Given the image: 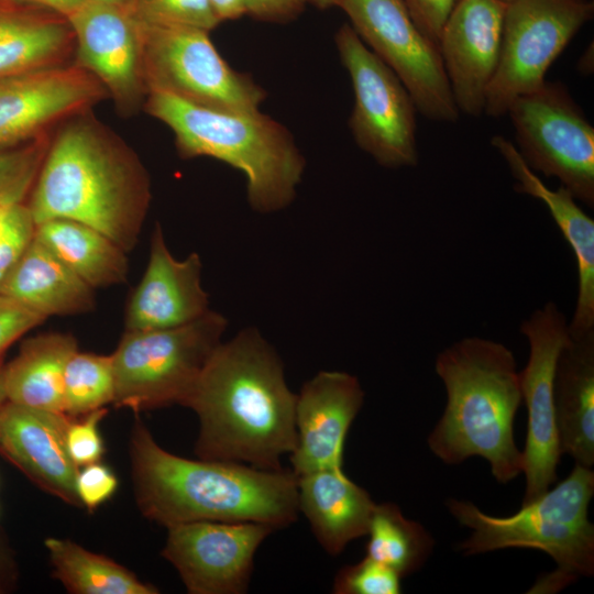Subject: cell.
I'll use <instances>...</instances> for the list:
<instances>
[{"label":"cell","mask_w":594,"mask_h":594,"mask_svg":"<svg viewBox=\"0 0 594 594\" xmlns=\"http://www.w3.org/2000/svg\"><path fill=\"white\" fill-rule=\"evenodd\" d=\"M296 395L261 332L241 330L215 350L185 407L195 411L199 459L282 470L296 443Z\"/></svg>","instance_id":"6da1fadb"},{"label":"cell","mask_w":594,"mask_h":594,"mask_svg":"<svg viewBox=\"0 0 594 594\" xmlns=\"http://www.w3.org/2000/svg\"><path fill=\"white\" fill-rule=\"evenodd\" d=\"M138 507L166 528L194 521H254L276 529L296 521L297 477L292 470L189 460L163 449L141 420L129 446Z\"/></svg>","instance_id":"7a4b0ae2"},{"label":"cell","mask_w":594,"mask_h":594,"mask_svg":"<svg viewBox=\"0 0 594 594\" xmlns=\"http://www.w3.org/2000/svg\"><path fill=\"white\" fill-rule=\"evenodd\" d=\"M150 200V178L136 155L99 123L80 118L46 150L26 205L35 224L77 221L130 252Z\"/></svg>","instance_id":"3957f363"},{"label":"cell","mask_w":594,"mask_h":594,"mask_svg":"<svg viewBox=\"0 0 594 594\" xmlns=\"http://www.w3.org/2000/svg\"><path fill=\"white\" fill-rule=\"evenodd\" d=\"M435 370L447 404L428 437L431 452L447 464L481 457L497 482L514 480L524 459L514 439L522 397L513 352L503 343L468 337L440 352Z\"/></svg>","instance_id":"277c9868"},{"label":"cell","mask_w":594,"mask_h":594,"mask_svg":"<svg viewBox=\"0 0 594 594\" xmlns=\"http://www.w3.org/2000/svg\"><path fill=\"white\" fill-rule=\"evenodd\" d=\"M146 111L166 124L182 157L208 156L239 169L253 210L279 211L296 197L306 160L290 131L258 110H221L169 94H147Z\"/></svg>","instance_id":"5b68a950"},{"label":"cell","mask_w":594,"mask_h":594,"mask_svg":"<svg viewBox=\"0 0 594 594\" xmlns=\"http://www.w3.org/2000/svg\"><path fill=\"white\" fill-rule=\"evenodd\" d=\"M594 495V472L575 464L569 476L509 517H495L465 501L449 499L453 517L470 528L458 549L473 556L506 548L539 549L557 569L543 575L529 593H557L581 576L594 573V526L587 512Z\"/></svg>","instance_id":"8992f818"},{"label":"cell","mask_w":594,"mask_h":594,"mask_svg":"<svg viewBox=\"0 0 594 594\" xmlns=\"http://www.w3.org/2000/svg\"><path fill=\"white\" fill-rule=\"evenodd\" d=\"M228 320L209 310L175 328L125 331L111 354L116 407L134 413L184 405L215 350Z\"/></svg>","instance_id":"52a82bcc"},{"label":"cell","mask_w":594,"mask_h":594,"mask_svg":"<svg viewBox=\"0 0 594 594\" xmlns=\"http://www.w3.org/2000/svg\"><path fill=\"white\" fill-rule=\"evenodd\" d=\"M141 29L147 94L160 91L208 108L240 111L258 110L265 100L266 91L223 59L208 31L145 24Z\"/></svg>","instance_id":"ba28073f"},{"label":"cell","mask_w":594,"mask_h":594,"mask_svg":"<svg viewBox=\"0 0 594 594\" xmlns=\"http://www.w3.org/2000/svg\"><path fill=\"white\" fill-rule=\"evenodd\" d=\"M507 113L528 167L557 177L576 200L593 208L594 128L566 87L544 81L516 98Z\"/></svg>","instance_id":"9c48e42d"},{"label":"cell","mask_w":594,"mask_h":594,"mask_svg":"<svg viewBox=\"0 0 594 594\" xmlns=\"http://www.w3.org/2000/svg\"><path fill=\"white\" fill-rule=\"evenodd\" d=\"M590 0H513L506 4L498 65L484 113L501 117L512 102L539 88L546 73L592 19Z\"/></svg>","instance_id":"30bf717a"},{"label":"cell","mask_w":594,"mask_h":594,"mask_svg":"<svg viewBox=\"0 0 594 594\" xmlns=\"http://www.w3.org/2000/svg\"><path fill=\"white\" fill-rule=\"evenodd\" d=\"M334 42L354 92L349 128L358 146L381 166H415L417 108L408 90L350 24L338 30Z\"/></svg>","instance_id":"8fae6325"},{"label":"cell","mask_w":594,"mask_h":594,"mask_svg":"<svg viewBox=\"0 0 594 594\" xmlns=\"http://www.w3.org/2000/svg\"><path fill=\"white\" fill-rule=\"evenodd\" d=\"M363 43L400 79L427 119L459 118L439 47L413 21L404 0H341Z\"/></svg>","instance_id":"7c38bea8"},{"label":"cell","mask_w":594,"mask_h":594,"mask_svg":"<svg viewBox=\"0 0 594 594\" xmlns=\"http://www.w3.org/2000/svg\"><path fill=\"white\" fill-rule=\"evenodd\" d=\"M564 314L552 302L535 310L520 326L529 343V359L519 383L527 407V437L522 451L526 490L522 505L557 480L561 455L554 413L553 381L558 355L569 339Z\"/></svg>","instance_id":"4fadbf2b"},{"label":"cell","mask_w":594,"mask_h":594,"mask_svg":"<svg viewBox=\"0 0 594 594\" xmlns=\"http://www.w3.org/2000/svg\"><path fill=\"white\" fill-rule=\"evenodd\" d=\"M162 556L190 594H243L255 553L275 527L254 521H194L167 528Z\"/></svg>","instance_id":"5bb4252c"},{"label":"cell","mask_w":594,"mask_h":594,"mask_svg":"<svg viewBox=\"0 0 594 594\" xmlns=\"http://www.w3.org/2000/svg\"><path fill=\"white\" fill-rule=\"evenodd\" d=\"M67 20L77 65L99 80L120 110L135 109L147 89L141 24L127 6L87 0Z\"/></svg>","instance_id":"9a60e30c"},{"label":"cell","mask_w":594,"mask_h":594,"mask_svg":"<svg viewBox=\"0 0 594 594\" xmlns=\"http://www.w3.org/2000/svg\"><path fill=\"white\" fill-rule=\"evenodd\" d=\"M505 8L499 0H458L442 26L438 47L459 112L484 113L499 59Z\"/></svg>","instance_id":"2e32d148"},{"label":"cell","mask_w":594,"mask_h":594,"mask_svg":"<svg viewBox=\"0 0 594 594\" xmlns=\"http://www.w3.org/2000/svg\"><path fill=\"white\" fill-rule=\"evenodd\" d=\"M107 90L76 66H54L0 79V150L19 146L59 119L91 107Z\"/></svg>","instance_id":"e0dca14e"},{"label":"cell","mask_w":594,"mask_h":594,"mask_svg":"<svg viewBox=\"0 0 594 594\" xmlns=\"http://www.w3.org/2000/svg\"><path fill=\"white\" fill-rule=\"evenodd\" d=\"M364 392L358 377L340 371H320L296 395V443L292 472L343 469L348 431L359 414Z\"/></svg>","instance_id":"ac0fdd59"},{"label":"cell","mask_w":594,"mask_h":594,"mask_svg":"<svg viewBox=\"0 0 594 594\" xmlns=\"http://www.w3.org/2000/svg\"><path fill=\"white\" fill-rule=\"evenodd\" d=\"M72 417L7 400L0 408V453L33 483L65 503L81 506L66 435Z\"/></svg>","instance_id":"d6986e66"},{"label":"cell","mask_w":594,"mask_h":594,"mask_svg":"<svg viewBox=\"0 0 594 594\" xmlns=\"http://www.w3.org/2000/svg\"><path fill=\"white\" fill-rule=\"evenodd\" d=\"M202 263L198 253L175 258L156 224L151 238L144 274L125 309V331L169 329L190 323L209 308L201 284Z\"/></svg>","instance_id":"ffe728a7"},{"label":"cell","mask_w":594,"mask_h":594,"mask_svg":"<svg viewBox=\"0 0 594 594\" xmlns=\"http://www.w3.org/2000/svg\"><path fill=\"white\" fill-rule=\"evenodd\" d=\"M492 145L505 160L516 180V190L541 200L574 253L578 266V296L569 333L594 330V220L562 185L547 187L522 160L517 147L502 135Z\"/></svg>","instance_id":"44dd1931"},{"label":"cell","mask_w":594,"mask_h":594,"mask_svg":"<svg viewBox=\"0 0 594 594\" xmlns=\"http://www.w3.org/2000/svg\"><path fill=\"white\" fill-rule=\"evenodd\" d=\"M561 454L575 464H594V330L571 334L561 349L553 381Z\"/></svg>","instance_id":"7402d4cb"},{"label":"cell","mask_w":594,"mask_h":594,"mask_svg":"<svg viewBox=\"0 0 594 594\" xmlns=\"http://www.w3.org/2000/svg\"><path fill=\"white\" fill-rule=\"evenodd\" d=\"M297 477L298 508L321 547L338 556L367 534L376 503L351 481L343 469H328Z\"/></svg>","instance_id":"603a6c76"},{"label":"cell","mask_w":594,"mask_h":594,"mask_svg":"<svg viewBox=\"0 0 594 594\" xmlns=\"http://www.w3.org/2000/svg\"><path fill=\"white\" fill-rule=\"evenodd\" d=\"M0 294L45 319L87 314L96 306L95 289L35 235L0 284Z\"/></svg>","instance_id":"cb8c5ba5"},{"label":"cell","mask_w":594,"mask_h":594,"mask_svg":"<svg viewBox=\"0 0 594 594\" xmlns=\"http://www.w3.org/2000/svg\"><path fill=\"white\" fill-rule=\"evenodd\" d=\"M73 45L66 18L0 1V79L59 66Z\"/></svg>","instance_id":"d4e9b609"},{"label":"cell","mask_w":594,"mask_h":594,"mask_svg":"<svg viewBox=\"0 0 594 594\" xmlns=\"http://www.w3.org/2000/svg\"><path fill=\"white\" fill-rule=\"evenodd\" d=\"M77 350L70 333L46 332L26 339L18 355L4 365L7 400L64 413V373Z\"/></svg>","instance_id":"484cf974"},{"label":"cell","mask_w":594,"mask_h":594,"mask_svg":"<svg viewBox=\"0 0 594 594\" xmlns=\"http://www.w3.org/2000/svg\"><path fill=\"white\" fill-rule=\"evenodd\" d=\"M35 238L94 289L128 279V252L89 226L68 219L47 220L36 224Z\"/></svg>","instance_id":"4316f807"},{"label":"cell","mask_w":594,"mask_h":594,"mask_svg":"<svg viewBox=\"0 0 594 594\" xmlns=\"http://www.w3.org/2000/svg\"><path fill=\"white\" fill-rule=\"evenodd\" d=\"M45 547L53 575L75 594H156L157 588L140 581L113 560L67 540L47 538Z\"/></svg>","instance_id":"83f0119b"},{"label":"cell","mask_w":594,"mask_h":594,"mask_svg":"<svg viewBox=\"0 0 594 594\" xmlns=\"http://www.w3.org/2000/svg\"><path fill=\"white\" fill-rule=\"evenodd\" d=\"M366 556L400 578L422 566L433 548L430 534L393 503L376 504L369 525Z\"/></svg>","instance_id":"f1b7e54d"},{"label":"cell","mask_w":594,"mask_h":594,"mask_svg":"<svg viewBox=\"0 0 594 594\" xmlns=\"http://www.w3.org/2000/svg\"><path fill=\"white\" fill-rule=\"evenodd\" d=\"M114 371L112 356L78 350L69 358L64 373V413L72 418L85 416L113 404Z\"/></svg>","instance_id":"f546056e"},{"label":"cell","mask_w":594,"mask_h":594,"mask_svg":"<svg viewBox=\"0 0 594 594\" xmlns=\"http://www.w3.org/2000/svg\"><path fill=\"white\" fill-rule=\"evenodd\" d=\"M127 8L145 25L191 26L209 32L221 22L209 0H130Z\"/></svg>","instance_id":"4dcf8cb0"},{"label":"cell","mask_w":594,"mask_h":594,"mask_svg":"<svg viewBox=\"0 0 594 594\" xmlns=\"http://www.w3.org/2000/svg\"><path fill=\"white\" fill-rule=\"evenodd\" d=\"M45 152L38 141L0 150V207L23 202L31 193Z\"/></svg>","instance_id":"1f68e13d"},{"label":"cell","mask_w":594,"mask_h":594,"mask_svg":"<svg viewBox=\"0 0 594 594\" xmlns=\"http://www.w3.org/2000/svg\"><path fill=\"white\" fill-rule=\"evenodd\" d=\"M400 576L386 565L365 556L361 561L343 566L336 575V594H398Z\"/></svg>","instance_id":"d6a6232c"},{"label":"cell","mask_w":594,"mask_h":594,"mask_svg":"<svg viewBox=\"0 0 594 594\" xmlns=\"http://www.w3.org/2000/svg\"><path fill=\"white\" fill-rule=\"evenodd\" d=\"M35 228L26 204L0 207V284L34 239Z\"/></svg>","instance_id":"836d02e7"},{"label":"cell","mask_w":594,"mask_h":594,"mask_svg":"<svg viewBox=\"0 0 594 594\" xmlns=\"http://www.w3.org/2000/svg\"><path fill=\"white\" fill-rule=\"evenodd\" d=\"M107 408L94 410L80 420L73 418L66 435L68 453L75 464L85 466L99 462L103 454V443L98 424L106 416Z\"/></svg>","instance_id":"e575fe53"},{"label":"cell","mask_w":594,"mask_h":594,"mask_svg":"<svg viewBox=\"0 0 594 594\" xmlns=\"http://www.w3.org/2000/svg\"><path fill=\"white\" fill-rule=\"evenodd\" d=\"M118 486L116 475L98 462L85 465L78 472L76 488L81 506L92 512L108 501Z\"/></svg>","instance_id":"d590c367"},{"label":"cell","mask_w":594,"mask_h":594,"mask_svg":"<svg viewBox=\"0 0 594 594\" xmlns=\"http://www.w3.org/2000/svg\"><path fill=\"white\" fill-rule=\"evenodd\" d=\"M44 320L43 316L0 294V359L14 341Z\"/></svg>","instance_id":"8d00e7d4"},{"label":"cell","mask_w":594,"mask_h":594,"mask_svg":"<svg viewBox=\"0 0 594 594\" xmlns=\"http://www.w3.org/2000/svg\"><path fill=\"white\" fill-rule=\"evenodd\" d=\"M417 28L437 46L442 26L458 0H404Z\"/></svg>","instance_id":"74e56055"},{"label":"cell","mask_w":594,"mask_h":594,"mask_svg":"<svg viewBox=\"0 0 594 594\" xmlns=\"http://www.w3.org/2000/svg\"><path fill=\"white\" fill-rule=\"evenodd\" d=\"M308 0H243L245 14L264 22H288L296 19Z\"/></svg>","instance_id":"f35d334b"},{"label":"cell","mask_w":594,"mask_h":594,"mask_svg":"<svg viewBox=\"0 0 594 594\" xmlns=\"http://www.w3.org/2000/svg\"><path fill=\"white\" fill-rule=\"evenodd\" d=\"M18 6L33 7L51 11L68 19L87 0H0Z\"/></svg>","instance_id":"ab89813d"},{"label":"cell","mask_w":594,"mask_h":594,"mask_svg":"<svg viewBox=\"0 0 594 594\" xmlns=\"http://www.w3.org/2000/svg\"><path fill=\"white\" fill-rule=\"evenodd\" d=\"M209 2L221 22L245 14L243 0H209Z\"/></svg>","instance_id":"60d3db41"},{"label":"cell","mask_w":594,"mask_h":594,"mask_svg":"<svg viewBox=\"0 0 594 594\" xmlns=\"http://www.w3.org/2000/svg\"><path fill=\"white\" fill-rule=\"evenodd\" d=\"M340 2L341 0H308V3L321 10L340 7Z\"/></svg>","instance_id":"b9f144b4"},{"label":"cell","mask_w":594,"mask_h":594,"mask_svg":"<svg viewBox=\"0 0 594 594\" xmlns=\"http://www.w3.org/2000/svg\"><path fill=\"white\" fill-rule=\"evenodd\" d=\"M4 365L0 359V408L7 402L6 388H4Z\"/></svg>","instance_id":"7bdbcfd3"},{"label":"cell","mask_w":594,"mask_h":594,"mask_svg":"<svg viewBox=\"0 0 594 594\" xmlns=\"http://www.w3.org/2000/svg\"><path fill=\"white\" fill-rule=\"evenodd\" d=\"M99 1L111 2V3H117V4H123V6H127L130 2V0H99Z\"/></svg>","instance_id":"ee69618b"},{"label":"cell","mask_w":594,"mask_h":594,"mask_svg":"<svg viewBox=\"0 0 594 594\" xmlns=\"http://www.w3.org/2000/svg\"><path fill=\"white\" fill-rule=\"evenodd\" d=\"M499 1L503 2V3H505V4H507V3H509V2L513 1V0H499Z\"/></svg>","instance_id":"f6af8a7d"}]
</instances>
